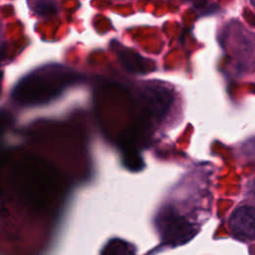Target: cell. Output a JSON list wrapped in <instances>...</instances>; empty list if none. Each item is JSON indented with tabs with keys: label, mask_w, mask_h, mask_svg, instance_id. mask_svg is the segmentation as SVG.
I'll list each match as a JSON object with an SVG mask.
<instances>
[{
	"label": "cell",
	"mask_w": 255,
	"mask_h": 255,
	"mask_svg": "<svg viewBox=\"0 0 255 255\" xmlns=\"http://www.w3.org/2000/svg\"><path fill=\"white\" fill-rule=\"evenodd\" d=\"M160 226L166 241L178 244L192 237V227L184 218L167 211L160 218Z\"/></svg>",
	"instance_id": "1"
},
{
	"label": "cell",
	"mask_w": 255,
	"mask_h": 255,
	"mask_svg": "<svg viewBox=\"0 0 255 255\" xmlns=\"http://www.w3.org/2000/svg\"><path fill=\"white\" fill-rule=\"evenodd\" d=\"M229 225L232 233L245 239H253L255 235V216L252 206L238 207L230 216Z\"/></svg>",
	"instance_id": "2"
},
{
	"label": "cell",
	"mask_w": 255,
	"mask_h": 255,
	"mask_svg": "<svg viewBox=\"0 0 255 255\" xmlns=\"http://www.w3.org/2000/svg\"><path fill=\"white\" fill-rule=\"evenodd\" d=\"M149 112L155 117H163L168 111L171 97L167 90L161 87H145L141 93Z\"/></svg>",
	"instance_id": "3"
},
{
	"label": "cell",
	"mask_w": 255,
	"mask_h": 255,
	"mask_svg": "<svg viewBox=\"0 0 255 255\" xmlns=\"http://www.w3.org/2000/svg\"><path fill=\"white\" fill-rule=\"evenodd\" d=\"M121 56V61L123 65L129 71H142L145 68L143 63V59L139 57V55L131 52L130 50H124L119 53Z\"/></svg>",
	"instance_id": "4"
},
{
	"label": "cell",
	"mask_w": 255,
	"mask_h": 255,
	"mask_svg": "<svg viewBox=\"0 0 255 255\" xmlns=\"http://www.w3.org/2000/svg\"><path fill=\"white\" fill-rule=\"evenodd\" d=\"M102 255H133V254L127 242L119 239H115L109 242V244L103 250Z\"/></svg>",
	"instance_id": "5"
},
{
	"label": "cell",
	"mask_w": 255,
	"mask_h": 255,
	"mask_svg": "<svg viewBox=\"0 0 255 255\" xmlns=\"http://www.w3.org/2000/svg\"><path fill=\"white\" fill-rule=\"evenodd\" d=\"M34 11L39 15H52L57 12V4L51 1H38L34 4Z\"/></svg>",
	"instance_id": "6"
}]
</instances>
